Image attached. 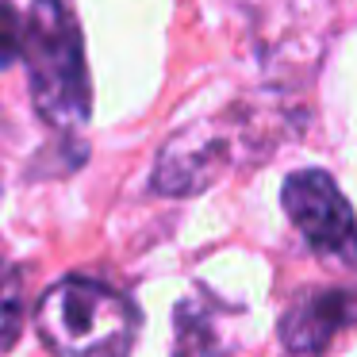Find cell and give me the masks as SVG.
Instances as JSON below:
<instances>
[{"label":"cell","mask_w":357,"mask_h":357,"mask_svg":"<svg viewBox=\"0 0 357 357\" xmlns=\"http://www.w3.org/2000/svg\"><path fill=\"white\" fill-rule=\"evenodd\" d=\"M284 135L280 119H261L250 108H234L227 116L200 119L177 131L162 146L154 165V188L165 196H192L215 185L231 165L238 162H261L265 150L277 146Z\"/></svg>","instance_id":"7a4b0ae2"},{"label":"cell","mask_w":357,"mask_h":357,"mask_svg":"<svg viewBox=\"0 0 357 357\" xmlns=\"http://www.w3.org/2000/svg\"><path fill=\"white\" fill-rule=\"evenodd\" d=\"M24 62L31 104L50 127L73 131L89 123L93 85H89L85 43L66 0H35L24 27Z\"/></svg>","instance_id":"6da1fadb"},{"label":"cell","mask_w":357,"mask_h":357,"mask_svg":"<svg viewBox=\"0 0 357 357\" xmlns=\"http://www.w3.org/2000/svg\"><path fill=\"white\" fill-rule=\"evenodd\" d=\"M24 311H27L24 277H20L16 265L0 257V354H8L16 346L20 331H24Z\"/></svg>","instance_id":"52a82bcc"},{"label":"cell","mask_w":357,"mask_h":357,"mask_svg":"<svg viewBox=\"0 0 357 357\" xmlns=\"http://www.w3.org/2000/svg\"><path fill=\"white\" fill-rule=\"evenodd\" d=\"M24 16L12 8V0H0V70H8L24 54Z\"/></svg>","instance_id":"ba28073f"},{"label":"cell","mask_w":357,"mask_h":357,"mask_svg":"<svg viewBox=\"0 0 357 357\" xmlns=\"http://www.w3.org/2000/svg\"><path fill=\"white\" fill-rule=\"evenodd\" d=\"M284 211L311 250L326 261L357 265V219L323 169H300L284 181Z\"/></svg>","instance_id":"277c9868"},{"label":"cell","mask_w":357,"mask_h":357,"mask_svg":"<svg viewBox=\"0 0 357 357\" xmlns=\"http://www.w3.org/2000/svg\"><path fill=\"white\" fill-rule=\"evenodd\" d=\"M219 331L211 326V315L204 307H196L192 300H185L177 307V349L173 357H219Z\"/></svg>","instance_id":"8992f818"},{"label":"cell","mask_w":357,"mask_h":357,"mask_svg":"<svg viewBox=\"0 0 357 357\" xmlns=\"http://www.w3.org/2000/svg\"><path fill=\"white\" fill-rule=\"evenodd\" d=\"M35 326L58 357H127L139 315L116 288L93 277H66L43 292Z\"/></svg>","instance_id":"3957f363"},{"label":"cell","mask_w":357,"mask_h":357,"mask_svg":"<svg viewBox=\"0 0 357 357\" xmlns=\"http://www.w3.org/2000/svg\"><path fill=\"white\" fill-rule=\"evenodd\" d=\"M357 326V292L349 288H326L307 292L288 307L280 319V338L292 357H315L334 346L342 331Z\"/></svg>","instance_id":"5b68a950"}]
</instances>
